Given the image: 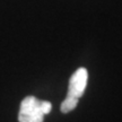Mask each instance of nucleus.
Instances as JSON below:
<instances>
[{"mask_svg": "<svg viewBox=\"0 0 122 122\" xmlns=\"http://www.w3.org/2000/svg\"><path fill=\"white\" fill-rule=\"evenodd\" d=\"M87 79L88 72L85 68H79L78 70H76L70 78L67 96L79 100L85 92V88L87 85Z\"/></svg>", "mask_w": 122, "mask_h": 122, "instance_id": "obj_2", "label": "nucleus"}, {"mask_svg": "<svg viewBox=\"0 0 122 122\" xmlns=\"http://www.w3.org/2000/svg\"><path fill=\"white\" fill-rule=\"evenodd\" d=\"M52 105L50 102L40 101L34 96H27L20 103L18 114L19 122H43L45 114L50 113Z\"/></svg>", "mask_w": 122, "mask_h": 122, "instance_id": "obj_1", "label": "nucleus"}, {"mask_svg": "<svg viewBox=\"0 0 122 122\" xmlns=\"http://www.w3.org/2000/svg\"><path fill=\"white\" fill-rule=\"evenodd\" d=\"M77 104H78V100H77V98L67 96L66 100L63 101L62 104H61V112H62V113H68L70 111H72V110L77 106Z\"/></svg>", "mask_w": 122, "mask_h": 122, "instance_id": "obj_3", "label": "nucleus"}]
</instances>
